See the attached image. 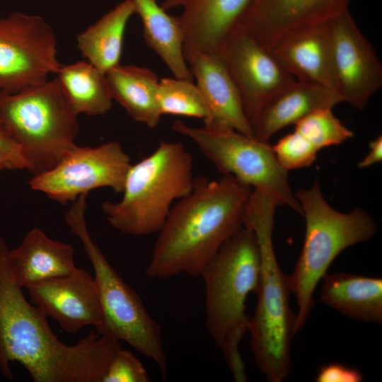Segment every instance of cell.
I'll list each match as a JSON object with an SVG mask.
<instances>
[{
	"label": "cell",
	"instance_id": "1",
	"mask_svg": "<svg viewBox=\"0 0 382 382\" xmlns=\"http://www.w3.org/2000/svg\"><path fill=\"white\" fill-rule=\"evenodd\" d=\"M0 237V371L13 380L18 362L34 382H101L119 341L91 331L74 345L62 342L47 317L28 301Z\"/></svg>",
	"mask_w": 382,
	"mask_h": 382
},
{
	"label": "cell",
	"instance_id": "2",
	"mask_svg": "<svg viewBox=\"0 0 382 382\" xmlns=\"http://www.w3.org/2000/svg\"><path fill=\"white\" fill-rule=\"evenodd\" d=\"M253 189L233 177L195 179L157 233L145 274L165 279L199 276L224 243L243 227Z\"/></svg>",
	"mask_w": 382,
	"mask_h": 382
},
{
	"label": "cell",
	"instance_id": "3",
	"mask_svg": "<svg viewBox=\"0 0 382 382\" xmlns=\"http://www.w3.org/2000/svg\"><path fill=\"white\" fill-rule=\"evenodd\" d=\"M276 207L270 199L253 190L243 221L256 237L260 258L257 303L248 325L251 349L257 368L270 382H282L290 373L291 342L296 334L287 275L273 246Z\"/></svg>",
	"mask_w": 382,
	"mask_h": 382
},
{
	"label": "cell",
	"instance_id": "4",
	"mask_svg": "<svg viewBox=\"0 0 382 382\" xmlns=\"http://www.w3.org/2000/svg\"><path fill=\"white\" fill-rule=\"evenodd\" d=\"M195 182L191 153L181 142L162 141L151 154L132 164L121 199L103 202L102 211L122 233H157L175 202L192 190Z\"/></svg>",
	"mask_w": 382,
	"mask_h": 382
},
{
	"label": "cell",
	"instance_id": "5",
	"mask_svg": "<svg viewBox=\"0 0 382 382\" xmlns=\"http://www.w3.org/2000/svg\"><path fill=\"white\" fill-rule=\"evenodd\" d=\"M305 218L302 250L291 274L287 276L298 311L294 330L306 325L314 306L313 293L331 263L343 250L371 239L377 231L373 218L361 208L343 213L324 198L318 180L294 193Z\"/></svg>",
	"mask_w": 382,
	"mask_h": 382
},
{
	"label": "cell",
	"instance_id": "6",
	"mask_svg": "<svg viewBox=\"0 0 382 382\" xmlns=\"http://www.w3.org/2000/svg\"><path fill=\"white\" fill-rule=\"evenodd\" d=\"M0 122L20 146L33 176L53 168L76 146L78 115L56 77L15 93H0Z\"/></svg>",
	"mask_w": 382,
	"mask_h": 382
},
{
	"label": "cell",
	"instance_id": "7",
	"mask_svg": "<svg viewBox=\"0 0 382 382\" xmlns=\"http://www.w3.org/2000/svg\"><path fill=\"white\" fill-rule=\"evenodd\" d=\"M260 258L256 237L243 226L228 239L200 274L205 286L206 328L222 350L239 348L248 331V294L257 291Z\"/></svg>",
	"mask_w": 382,
	"mask_h": 382
},
{
	"label": "cell",
	"instance_id": "8",
	"mask_svg": "<svg viewBox=\"0 0 382 382\" xmlns=\"http://www.w3.org/2000/svg\"><path fill=\"white\" fill-rule=\"evenodd\" d=\"M65 222L81 241L94 271L103 320L97 332L127 343L152 360L166 378L168 361L161 328L149 314L136 291L122 279L92 240L86 226L85 209L74 207L69 209Z\"/></svg>",
	"mask_w": 382,
	"mask_h": 382
},
{
	"label": "cell",
	"instance_id": "9",
	"mask_svg": "<svg viewBox=\"0 0 382 382\" xmlns=\"http://www.w3.org/2000/svg\"><path fill=\"white\" fill-rule=\"evenodd\" d=\"M171 129L190 139L222 175L233 177L277 206H288L302 215L289 183L288 171L279 164L268 142L228 127H194L180 120L173 122Z\"/></svg>",
	"mask_w": 382,
	"mask_h": 382
},
{
	"label": "cell",
	"instance_id": "10",
	"mask_svg": "<svg viewBox=\"0 0 382 382\" xmlns=\"http://www.w3.org/2000/svg\"><path fill=\"white\" fill-rule=\"evenodd\" d=\"M61 65L57 36L42 16L14 12L0 18V93L43 83Z\"/></svg>",
	"mask_w": 382,
	"mask_h": 382
},
{
	"label": "cell",
	"instance_id": "11",
	"mask_svg": "<svg viewBox=\"0 0 382 382\" xmlns=\"http://www.w3.org/2000/svg\"><path fill=\"white\" fill-rule=\"evenodd\" d=\"M131 166L129 156L118 141L94 147L76 145L53 168L33 176L29 185L32 190L66 204L96 188L108 187L122 193Z\"/></svg>",
	"mask_w": 382,
	"mask_h": 382
},
{
	"label": "cell",
	"instance_id": "12",
	"mask_svg": "<svg viewBox=\"0 0 382 382\" xmlns=\"http://www.w3.org/2000/svg\"><path fill=\"white\" fill-rule=\"evenodd\" d=\"M335 88L343 102L363 110L382 86V64L349 9L330 20Z\"/></svg>",
	"mask_w": 382,
	"mask_h": 382
},
{
	"label": "cell",
	"instance_id": "13",
	"mask_svg": "<svg viewBox=\"0 0 382 382\" xmlns=\"http://www.w3.org/2000/svg\"><path fill=\"white\" fill-rule=\"evenodd\" d=\"M219 53L249 120L264 103L296 80L267 49L241 31H234Z\"/></svg>",
	"mask_w": 382,
	"mask_h": 382
},
{
	"label": "cell",
	"instance_id": "14",
	"mask_svg": "<svg viewBox=\"0 0 382 382\" xmlns=\"http://www.w3.org/2000/svg\"><path fill=\"white\" fill-rule=\"evenodd\" d=\"M29 301L60 328L74 335L86 325L98 330L102 313L94 277L78 268L71 274L25 287Z\"/></svg>",
	"mask_w": 382,
	"mask_h": 382
},
{
	"label": "cell",
	"instance_id": "15",
	"mask_svg": "<svg viewBox=\"0 0 382 382\" xmlns=\"http://www.w3.org/2000/svg\"><path fill=\"white\" fill-rule=\"evenodd\" d=\"M352 0H250L236 30L267 47L298 28L326 21L349 9Z\"/></svg>",
	"mask_w": 382,
	"mask_h": 382
},
{
	"label": "cell",
	"instance_id": "16",
	"mask_svg": "<svg viewBox=\"0 0 382 382\" xmlns=\"http://www.w3.org/2000/svg\"><path fill=\"white\" fill-rule=\"evenodd\" d=\"M250 0H164L162 8H180L187 61L196 53L219 52L236 29Z\"/></svg>",
	"mask_w": 382,
	"mask_h": 382
},
{
	"label": "cell",
	"instance_id": "17",
	"mask_svg": "<svg viewBox=\"0 0 382 382\" xmlns=\"http://www.w3.org/2000/svg\"><path fill=\"white\" fill-rule=\"evenodd\" d=\"M330 20L291 31L266 49L296 80L336 91Z\"/></svg>",
	"mask_w": 382,
	"mask_h": 382
},
{
	"label": "cell",
	"instance_id": "18",
	"mask_svg": "<svg viewBox=\"0 0 382 382\" xmlns=\"http://www.w3.org/2000/svg\"><path fill=\"white\" fill-rule=\"evenodd\" d=\"M187 64L209 112L204 125L228 127L253 137L240 92L221 54L197 52Z\"/></svg>",
	"mask_w": 382,
	"mask_h": 382
},
{
	"label": "cell",
	"instance_id": "19",
	"mask_svg": "<svg viewBox=\"0 0 382 382\" xmlns=\"http://www.w3.org/2000/svg\"><path fill=\"white\" fill-rule=\"evenodd\" d=\"M343 102L335 91L310 82L295 80L264 103L250 117L253 137L268 142L282 128L294 125L320 108H333Z\"/></svg>",
	"mask_w": 382,
	"mask_h": 382
},
{
	"label": "cell",
	"instance_id": "20",
	"mask_svg": "<svg viewBox=\"0 0 382 382\" xmlns=\"http://www.w3.org/2000/svg\"><path fill=\"white\" fill-rule=\"evenodd\" d=\"M74 247L48 237L39 228H33L21 244L8 250V260L19 285L25 288L48 279L73 273Z\"/></svg>",
	"mask_w": 382,
	"mask_h": 382
},
{
	"label": "cell",
	"instance_id": "21",
	"mask_svg": "<svg viewBox=\"0 0 382 382\" xmlns=\"http://www.w3.org/2000/svg\"><path fill=\"white\" fill-rule=\"evenodd\" d=\"M320 299L344 316L365 323H382V279L348 272L326 274Z\"/></svg>",
	"mask_w": 382,
	"mask_h": 382
},
{
	"label": "cell",
	"instance_id": "22",
	"mask_svg": "<svg viewBox=\"0 0 382 382\" xmlns=\"http://www.w3.org/2000/svg\"><path fill=\"white\" fill-rule=\"evenodd\" d=\"M143 25L146 44L178 79L193 81L184 54V32L178 16L164 10L157 0H132Z\"/></svg>",
	"mask_w": 382,
	"mask_h": 382
},
{
	"label": "cell",
	"instance_id": "23",
	"mask_svg": "<svg viewBox=\"0 0 382 382\" xmlns=\"http://www.w3.org/2000/svg\"><path fill=\"white\" fill-rule=\"evenodd\" d=\"M113 100L134 121L156 127L161 118L157 103L158 76L150 69L134 64L118 65L106 74Z\"/></svg>",
	"mask_w": 382,
	"mask_h": 382
},
{
	"label": "cell",
	"instance_id": "24",
	"mask_svg": "<svg viewBox=\"0 0 382 382\" xmlns=\"http://www.w3.org/2000/svg\"><path fill=\"white\" fill-rule=\"evenodd\" d=\"M135 14L132 0H124L76 37L82 57L105 74L120 64L127 23Z\"/></svg>",
	"mask_w": 382,
	"mask_h": 382
},
{
	"label": "cell",
	"instance_id": "25",
	"mask_svg": "<svg viewBox=\"0 0 382 382\" xmlns=\"http://www.w3.org/2000/svg\"><path fill=\"white\" fill-rule=\"evenodd\" d=\"M57 79L74 111L79 115H103L112 108L106 74L87 61L61 65Z\"/></svg>",
	"mask_w": 382,
	"mask_h": 382
},
{
	"label": "cell",
	"instance_id": "26",
	"mask_svg": "<svg viewBox=\"0 0 382 382\" xmlns=\"http://www.w3.org/2000/svg\"><path fill=\"white\" fill-rule=\"evenodd\" d=\"M157 103L161 115H172L201 119L210 117L203 96L193 81L164 77L159 79Z\"/></svg>",
	"mask_w": 382,
	"mask_h": 382
},
{
	"label": "cell",
	"instance_id": "27",
	"mask_svg": "<svg viewBox=\"0 0 382 382\" xmlns=\"http://www.w3.org/2000/svg\"><path fill=\"white\" fill-rule=\"evenodd\" d=\"M332 108L316 110L294 124V130L303 136L318 151L338 145L352 138L354 133L334 115Z\"/></svg>",
	"mask_w": 382,
	"mask_h": 382
},
{
	"label": "cell",
	"instance_id": "28",
	"mask_svg": "<svg viewBox=\"0 0 382 382\" xmlns=\"http://www.w3.org/2000/svg\"><path fill=\"white\" fill-rule=\"evenodd\" d=\"M272 148L278 162L286 171L310 166L319 151L295 130L279 139Z\"/></svg>",
	"mask_w": 382,
	"mask_h": 382
},
{
	"label": "cell",
	"instance_id": "29",
	"mask_svg": "<svg viewBox=\"0 0 382 382\" xmlns=\"http://www.w3.org/2000/svg\"><path fill=\"white\" fill-rule=\"evenodd\" d=\"M149 374L130 351L120 347L112 357L101 382H149Z\"/></svg>",
	"mask_w": 382,
	"mask_h": 382
},
{
	"label": "cell",
	"instance_id": "30",
	"mask_svg": "<svg viewBox=\"0 0 382 382\" xmlns=\"http://www.w3.org/2000/svg\"><path fill=\"white\" fill-rule=\"evenodd\" d=\"M362 373L353 367L340 363H329L320 368L316 377L317 382H361Z\"/></svg>",
	"mask_w": 382,
	"mask_h": 382
},
{
	"label": "cell",
	"instance_id": "31",
	"mask_svg": "<svg viewBox=\"0 0 382 382\" xmlns=\"http://www.w3.org/2000/svg\"><path fill=\"white\" fill-rule=\"evenodd\" d=\"M0 156L11 166V170L27 169V163L20 146L0 122Z\"/></svg>",
	"mask_w": 382,
	"mask_h": 382
},
{
	"label": "cell",
	"instance_id": "32",
	"mask_svg": "<svg viewBox=\"0 0 382 382\" xmlns=\"http://www.w3.org/2000/svg\"><path fill=\"white\" fill-rule=\"evenodd\" d=\"M369 152L359 161L358 167L365 168L378 163L382 160V136L378 135L369 142Z\"/></svg>",
	"mask_w": 382,
	"mask_h": 382
},
{
	"label": "cell",
	"instance_id": "33",
	"mask_svg": "<svg viewBox=\"0 0 382 382\" xmlns=\"http://www.w3.org/2000/svg\"><path fill=\"white\" fill-rule=\"evenodd\" d=\"M4 169L11 170V167L9 163L0 156V171Z\"/></svg>",
	"mask_w": 382,
	"mask_h": 382
}]
</instances>
